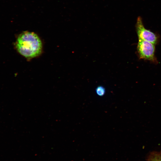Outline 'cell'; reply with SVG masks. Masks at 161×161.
Masks as SVG:
<instances>
[{
	"mask_svg": "<svg viewBox=\"0 0 161 161\" xmlns=\"http://www.w3.org/2000/svg\"><path fill=\"white\" fill-rule=\"evenodd\" d=\"M18 52L28 59L38 56L42 49V43L38 36L33 32H23L18 36L16 44Z\"/></svg>",
	"mask_w": 161,
	"mask_h": 161,
	"instance_id": "1",
	"label": "cell"
},
{
	"mask_svg": "<svg viewBox=\"0 0 161 161\" xmlns=\"http://www.w3.org/2000/svg\"><path fill=\"white\" fill-rule=\"evenodd\" d=\"M137 51L140 59L157 62L155 57V44L149 41L138 39Z\"/></svg>",
	"mask_w": 161,
	"mask_h": 161,
	"instance_id": "2",
	"label": "cell"
},
{
	"mask_svg": "<svg viewBox=\"0 0 161 161\" xmlns=\"http://www.w3.org/2000/svg\"><path fill=\"white\" fill-rule=\"evenodd\" d=\"M136 28L138 39L147 41L155 45L157 44L158 41L157 36L155 33L145 28L140 16L137 18Z\"/></svg>",
	"mask_w": 161,
	"mask_h": 161,
	"instance_id": "3",
	"label": "cell"
},
{
	"mask_svg": "<svg viewBox=\"0 0 161 161\" xmlns=\"http://www.w3.org/2000/svg\"><path fill=\"white\" fill-rule=\"evenodd\" d=\"M148 161H161V152L152 154L149 157Z\"/></svg>",
	"mask_w": 161,
	"mask_h": 161,
	"instance_id": "4",
	"label": "cell"
},
{
	"mask_svg": "<svg viewBox=\"0 0 161 161\" xmlns=\"http://www.w3.org/2000/svg\"><path fill=\"white\" fill-rule=\"evenodd\" d=\"M95 92L97 95L100 97L104 95L106 93L105 88L103 86H99L97 87L95 89Z\"/></svg>",
	"mask_w": 161,
	"mask_h": 161,
	"instance_id": "5",
	"label": "cell"
}]
</instances>
